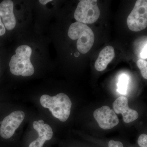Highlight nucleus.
I'll use <instances>...</instances> for the list:
<instances>
[{"instance_id":"obj_1","label":"nucleus","mask_w":147,"mask_h":147,"mask_svg":"<svg viewBox=\"0 0 147 147\" xmlns=\"http://www.w3.org/2000/svg\"><path fill=\"white\" fill-rule=\"evenodd\" d=\"M40 100L42 107L48 108L55 117L62 122L68 119L72 103L67 95L63 93L54 96L44 94L40 97Z\"/></svg>"},{"instance_id":"obj_2","label":"nucleus","mask_w":147,"mask_h":147,"mask_svg":"<svg viewBox=\"0 0 147 147\" xmlns=\"http://www.w3.org/2000/svg\"><path fill=\"white\" fill-rule=\"evenodd\" d=\"M31 48L27 45H21L16 48L9 63L11 74L16 76H29L34 72V69L30 61Z\"/></svg>"},{"instance_id":"obj_3","label":"nucleus","mask_w":147,"mask_h":147,"mask_svg":"<svg viewBox=\"0 0 147 147\" xmlns=\"http://www.w3.org/2000/svg\"><path fill=\"white\" fill-rule=\"evenodd\" d=\"M68 35L74 40L78 39L76 46L79 52L82 54L88 53L94 43V34L92 29L86 24L77 21L70 25Z\"/></svg>"},{"instance_id":"obj_4","label":"nucleus","mask_w":147,"mask_h":147,"mask_svg":"<svg viewBox=\"0 0 147 147\" xmlns=\"http://www.w3.org/2000/svg\"><path fill=\"white\" fill-rule=\"evenodd\" d=\"M100 11L96 0L80 1L74 13L77 22L84 24H92L97 21Z\"/></svg>"},{"instance_id":"obj_5","label":"nucleus","mask_w":147,"mask_h":147,"mask_svg":"<svg viewBox=\"0 0 147 147\" xmlns=\"http://www.w3.org/2000/svg\"><path fill=\"white\" fill-rule=\"evenodd\" d=\"M129 30L141 31L147 26V1L138 0L127 20Z\"/></svg>"},{"instance_id":"obj_6","label":"nucleus","mask_w":147,"mask_h":147,"mask_svg":"<svg viewBox=\"0 0 147 147\" xmlns=\"http://www.w3.org/2000/svg\"><path fill=\"white\" fill-rule=\"evenodd\" d=\"M24 112L15 111L10 113L0 122V136L4 139H10L25 118Z\"/></svg>"},{"instance_id":"obj_7","label":"nucleus","mask_w":147,"mask_h":147,"mask_svg":"<svg viewBox=\"0 0 147 147\" xmlns=\"http://www.w3.org/2000/svg\"><path fill=\"white\" fill-rule=\"evenodd\" d=\"M93 115L102 129H110L119 123V119L115 113L108 106H103L96 109L94 112Z\"/></svg>"},{"instance_id":"obj_8","label":"nucleus","mask_w":147,"mask_h":147,"mask_svg":"<svg viewBox=\"0 0 147 147\" xmlns=\"http://www.w3.org/2000/svg\"><path fill=\"white\" fill-rule=\"evenodd\" d=\"M113 107L117 114H122L125 123L132 122L139 117L137 111L129 107L128 99L126 97L120 96L117 98L113 102Z\"/></svg>"},{"instance_id":"obj_9","label":"nucleus","mask_w":147,"mask_h":147,"mask_svg":"<svg viewBox=\"0 0 147 147\" xmlns=\"http://www.w3.org/2000/svg\"><path fill=\"white\" fill-rule=\"evenodd\" d=\"M33 126L38 133V137L30 144L29 147H42L45 141H49L53 137V129L42 120L34 121Z\"/></svg>"},{"instance_id":"obj_10","label":"nucleus","mask_w":147,"mask_h":147,"mask_svg":"<svg viewBox=\"0 0 147 147\" xmlns=\"http://www.w3.org/2000/svg\"><path fill=\"white\" fill-rule=\"evenodd\" d=\"M13 3L11 0H5L0 3V17L5 28L11 30L16 25V20L13 12Z\"/></svg>"},{"instance_id":"obj_11","label":"nucleus","mask_w":147,"mask_h":147,"mask_svg":"<svg viewBox=\"0 0 147 147\" xmlns=\"http://www.w3.org/2000/svg\"><path fill=\"white\" fill-rule=\"evenodd\" d=\"M115 57V52L114 48L111 46H106L99 53L95 63V68L97 71H103Z\"/></svg>"},{"instance_id":"obj_12","label":"nucleus","mask_w":147,"mask_h":147,"mask_svg":"<svg viewBox=\"0 0 147 147\" xmlns=\"http://www.w3.org/2000/svg\"><path fill=\"white\" fill-rule=\"evenodd\" d=\"M129 78L126 74H122L119 77L117 90L121 94H125L127 90Z\"/></svg>"},{"instance_id":"obj_13","label":"nucleus","mask_w":147,"mask_h":147,"mask_svg":"<svg viewBox=\"0 0 147 147\" xmlns=\"http://www.w3.org/2000/svg\"><path fill=\"white\" fill-rule=\"evenodd\" d=\"M137 65L141 71L142 76L145 79H147V61L140 59L137 61Z\"/></svg>"},{"instance_id":"obj_14","label":"nucleus","mask_w":147,"mask_h":147,"mask_svg":"<svg viewBox=\"0 0 147 147\" xmlns=\"http://www.w3.org/2000/svg\"><path fill=\"white\" fill-rule=\"evenodd\" d=\"M138 144L141 147H147V135L143 134L140 135L138 139Z\"/></svg>"},{"instance_id":"obj_15","label":"nucleus","mask_w":147,"mask_h":147,"mask_svg":"<svg viewBox=\"0 0 147 147\" xmlns=\"http://www.w3.org/2000/svg\"><path fill=\"white\" fill-rule=\"evenodd\" d=\"M108 147H123V146L121 142L111 140L109 142Z\"/></svg>"},{"instance_id":"obj_16","label":"nucleus","mask_w":147,"mask_h":147,"mask_svg":"<svg viewBox=\"0 0 147 147\" xmlns=\"http://www.w3.org/2000/svg\"><path fill=\"white\" fill-rule=\"evenodd\" d=\"M147 43H146L140 53V58L143 59H147Z\"/></svg>"},{"instance_id":"obj_17","label":"nucleus","mask_w":147,"mask_h":147,"mask_svg":"<svg viewBox=\"0 0 147 147\" xmlns=\"http://www.w3.org/2000/svg\"><path fill=\"white\" fill-rule=\"evenodd\" d=\"M6 31L5 27L3 24L2 21L1 20L0 17V36L3 35L5 34Z\"/></svg>"},{"instance_id":"obj_18","label":"nucleus","mask_w":147,"mask_h":147,"mask_svg":"<svg viewBox=\"0 0 147 147\" xmlns=\"http://www.w3.org/2000/svg\"><path fill=\"white\" fill-rule=\"evenodd\" d=\"M52 0H40L39 2L40 4L43 5H45L47 3L52 1Z\"/></svg>"}]
</instances>
